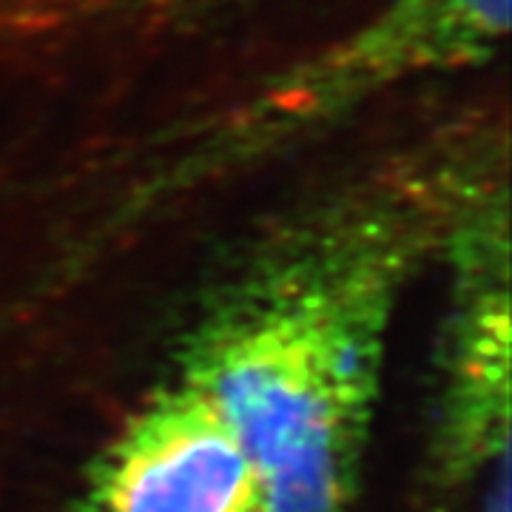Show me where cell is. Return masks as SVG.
Instances as JSON below:
<instances>
[{
  "instance_id": "1",
  "label": "cell",
  "mask_w": 512,
  "mask_h": 512,
  "mask_svg": "<svg viewBox=\"0 0 512 512\" xmlns=\"http://www.w3.org/2000/svg\"><path fill=\"white\" fill-rule=\"evenodd\" d=\"M504 171V128L447 123L293 202L202 293L171 379L237 433L262 512H359L404 293Z\"/></svg>"
},
{
  "instance_id": "2",
  "label": "cell",
  "mask_w": 512,
  "mask_h": 512,
  "mask_svg": "<svg viewBox=\"0 0 512 512\" xmlns=\"http://www.w3.org/2000/svg\"><path fill=\"white\" fill-rule=\"evenodd\" d=\"M507 32L510 0H379L348 32L146 148L92 239L128 234L282 160L410 83L484 66Z\"/></svg>"
},
{
  "instance_id": "3",
  "label": "cell",
  "mask_w": 512,
  "mask_h": 512,
  "mask_svg": "<svg viewBox=\"0 0 512 512\" xmlns=\"http://www.w3.org/2000/svg\"><path fill=\"white\" fill-rule=\"evenodd\" d=\"M510 177L498 174L458 214L444 242L436 473L458 484L510 478Z\"/></svg>"
},
{
  "instance_id": "4",
  "label": "cell",
  "mask_w": 512,
  "mask_h": 512,
  "mask_svg": "<svg viewBox=\"0 0 512 512\" xmlns=\"http://www.w3.org/2000/svg\"><path fill=\"white\" fill-rule=\"evenodd\" d=\"M80 512H262V484L228 421L168 379L92 461Z\"/></svg>"
},
{
  "instance_id": "5",
  "label": "cell",
  "mask_w": 512,
  "mask_h": 512,
  "mask_svg": "<svg viewBox=\"0 0 512 512\" xmlns=\"http://www.w3.org/2000/svg\"><path fill=\"white\" fill-rule=\"evenodd\" d=\"M245 0H0V55H35L109 37L154 35Z\"/></svg>"
}]
</instances>
